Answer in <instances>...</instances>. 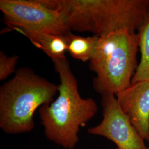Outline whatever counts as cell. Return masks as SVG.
I'll return each mask as SVG.
<instances>
[{
	"label": "cell",
	"instance_id": "obj_6",
	"mask_svg": "<svg viewBox=\"0 0 149 149\" xmlns=\"http://www.w3.org/2000/svg\"><path fill=\"white\" fill-rule=\"evenodd\" d=\"M103 119L98 125L90 128V134L104 137L119 149H148L144 140L123 112L114 95L102 96Z\"/></svg>",
	"mask_w": 149,
	"mask_h": 149
},
{
	"label": "cell",
	"instance_id": "obj_4",
	"mask_svg": "<svg viewBox=\"0 0 149 149\" xmlns=\"http://www.w3.org/2000/svg\"><path fill=\"white\" fill-rule=\"evenodd\" d=\"M138 33L122 29L98 38L89 69L95 72L93 87L101 94L116 95L132 85L138 68Z\"/></svg>",
	"mask_w": 149,
	"mask_h": 149
},
{
	"label": "cell",
	"instance_id": "obj_12",
	"mask_svg": "<svg viewBox=\"0 0 149 149\" xmlns=\"http://www.w3.org/2000/svg\"><path fill=\"white\" fill-rule=\"evenodd\" d=\"M117 149H118V148H117Z\"/></svg>",
	"mask_w": 149,
	"mask_h": 149
},
{
	"label": "cell",
	"instance_id": "obj_3",
	"mask_svg": "<svg viewBox=\"0 0 149 149\" xmlns=\"http://www.w3.org/2000/svg\"><path fill=\"white\" fill-rule=\"evenodd\" d=\"M59 85L22 67L0 87V128L6 134L29 133L38 108L54 101Z\"/></svg>",
	"mask_w": 149,
	"mask_h": 149
},
{
	"label": "cell",
	"instance_id": "obj_5",
	"mask_svg": "<svg viewBox=\"0 0 149 149\" xmlns=\"http://www.w3.org/2000/svg\"><path fill=\"white\" fill-rule=\"evenodd\" d=\"M8 26L16 30L66 35L71 32L55 8V0H1Z\"/></svg>",
	"mask_w": 149,
	"mask_h": 149
},
{
	"label": "cell",
	"instance_id": "obj_7",
	"mask_svg": "<svg viewBox=\"0 0 149 149\" xmlns=\"http://www.w3.org/2000/svg\"><path fill=\"white\" fill-rule=\"evenodd\" d=\"M118 102L144 140H149V82L133 83L116 95Z\"/></svg>",
	"mask_w": 149,
	"mask_h": 149
},
{
	"label": "cell",
	"instance_id": "obj_8",
	"mask_svg": "<svg viewBox=\"0 0 149 149\" xmlns=\"http://www.w3.org/2000/svg\"><path fill=\"white\" fill-rule=\"evenodd\" d=\"M27 37L32 44L41 49L54 61L58 59H66L68 52V38L66 35L29 32L17 30Z\"/></svg>",
	"mask_w": 149,
	"mask_h": 149
},
{
	"label": "cell",
	"instance_id": "obj_9",
	"mask_svg": "<svg viewBox=\"0 0 149 149\" xmlns=\"http://www.w3.org/2000/svg\"><path fill=\"white\" fill-rule=\"evenodd\" d=\"M141 60L133 77L132 83L149 82V11L147 18L138 32Z\"/></svg>",
	"mask_w": 149,
	"mask_h": 149
},
{
	"label": "cell",
	"instance_id": "obj_2",
	"mask_svg": "<svg viewBox=\"0 0 149 149\" xmlns=\"http://www.w3.org/2000/svg\"><path fill=\"white\" fill-rule=\"evenodd\" d=\"M70 31L98 37L127 29L137 33L149 11L148 0H55Z\"/></svg>",
	"mask_w": 149,
	"mask_h": 149
},
{
	"label": "cell",
	"instance_id": "obj_10",
	"mask_svg": "<svg viewBox=\"0 0 149 149\" xmlns=\"http://www.w3.org/2000/svg\"><path fill=\"white\" fill-rule=\"evenodd\" d=\"M68 38V52L74 59L85 62L90 61L94 52L98 37H83L75 35L70 32Z\"/></svg>",
	"mask_w": 149,
	"mask_h": 149
},
{
	"label": "cell",
	"instance_id": "obj_1",
	"mask_svg": "<svg viewBox=\"0 0 149 149\" xmlns=\"http://www.w3.org/2000/svg\"><path fill=\"white\" fill-rule=\"evenodd\" d=\"M53 62L60 79L59 95L39 109L41 124L48 140L64 149H74L79 141L80 128L96 115L98 106L93 98L80 96L77 81L66 58Z\"/></svg>",
	"mask_w": 149,
	"mask_h": 149
},
{
	"label": "cell",
	"instance_id": "obj_11",
	"mask_svg": "<svg viewBox=\"0 0 149 149\" xmlns=\"http://www.w3.org/2000/svg\"><path fill=\"white\" fill-rule=\"evenodd\" d=\"M19 56H8L2 51L0 52V80H5L10 74L16 72L15 68Z\"/></svg>",
	"mask_w": 149,
	"mask_h": 149
},
{
	"label": "cell",
	"instance_id": "obj_13",
	"mask_svg": "<svg viewBox=\"0 0 149 149\" xmlns=\"http://www.w3.org/2000/svg\"><path fill=\"white\" fill-rule=\"evenodd\" d=\"M148 149H149V148H148Z\"/></svg>",
	"mask_w": 149,
	"mask_h": 149
}]
</instances>
